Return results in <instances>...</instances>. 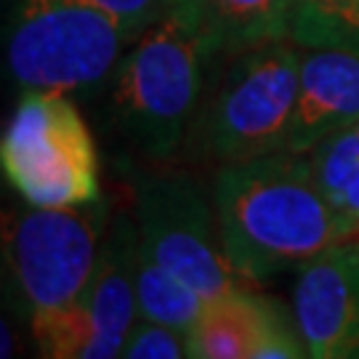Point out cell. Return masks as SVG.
I'll use <instances>...</instances> for the list:
<instances>
[{
  "instance_id": "6da1fadb",
  "label": "cell",
  "mask_w": 359,
  "mask_h": 359,
  "mask_svg": "<svg viewBox=\"0 0 359 359\" xmlns=\"http://www.w3.org/2000/svg\"><path fill=\"white\" fill-rule=\"evenodd\" d=\"M218 234L234 271L264 285L348 240L306 152H271L218 165L210 184Z\"/></svg>"
},
{
  "instance_id": "7a4b0ae2",
  "label": "cell",
  "mask_w": 359,
  "mask_h": 359,
  "mask_svg": "<svg viewBox=\"0 0 359 359\" xmlns=\"http://www.w3.org/2000/svg\"><path fill=\"white\" fill-rule=\"evenodd\" d=\"M226 56L170 8L123 53L109 80V115L136 154L165 163L189 142Z\"/></svg>"
},
{
  "instance_id": "3957f363",
  "label": "cell",
  "mask_w": 359,
  "mask_h": 359,
  "mask_svg": "<svg viewBox=\"0 0 359 359\" xmlns=\"http://www.w3.org/2000/svg\"><path fill=\"white\" fill-rule=\"evenodd\" d=\"M301 48L290 38L229 56L189 139L213 165L283 152L293 128Z\"/></svg>"
},
{
  "instance_id": "277c9868",
  "label": "cell",
  "mask_w": 359,
  "mask_h": 359,
  "mask_svg": "<svg viewBox=\"0 0 359 359\" xmlns=\"http://www.w3.org/2000/svg\"><path fill=\"white\" fill-rule=\"evenodd\" d=\"M133 40L96 0H16L6 65L22 90L93 93Z\"/></svg>"
},
{
  "instance_id": "5b68a950",
  "label": "cell",
  "mask_w": 359,
  "mask_h": 359,
  "mask_svg": "<svg viewBox=\"0 0 359 359\" xmlns=\"http://www.w3.org/2000/svg\"><path fill=\"white\" fill-rule=\"evenodd\" d=\"M0 173L27 205L102 200L99 149L69 93L25 90L0 133Z\"/></svg>"
},
{
  "instance_id": "8992f818",
  "label": "cell",
  "mask_w": 359,
  "mask_h": 359,
  "mask_svg": "<svg viewBox=\"0 0 359 359\" xmlns=\"http://www.w3.org/2000/svg\"><path fill=\"white\" fill-rule=\"evenodd\" d=\"M109 218L104 197L75 208L25 203V208L0 210V250L27 322L56 317L80 301Z\"/></svg>"
},
{
  "instance_id": "52a82bcc",
  "label": "cell",
  "mask_w": 359,
  "mask_h": 359,
  "mask_svg": "<svg viewBox=\"0 0 359 359\" xmlns=\"http://www.w3.org/2000/svg\"><path fill=\"white\" fill-rule=\"evenodd\" d=\"M133 218L147 253L205 301L250 287L224 253L213 194L179 168L139 170L130 179Z\"/></svg>"
},
{
  "instance_id": "ba28073f",
  "label": "cell",
  "mask_w": 359,
  "mask_h": 359,
  "mask_svg": "<svg viewBox=\"0 0 359 359\" xmlns=\"http://www.w3.org/2000/svg\"><path fill=\"white\" fill-rule=\"evenodd\" d=\"M136 261L139 226L128 210L112 213L104 231L99 258L75 306L29 322L40 357L48 359H109L120 357L136 309Z\"/></svg>"
},
{
  "instance_id": "9c48e42d",
  "label": "cell",
  "mask_w": 359,
  "mask_h": 359,
  "mask_svg": "<svg viewBox=\"0 0 359 359\" xmlns=\"http://www.w3.org/2000/svg\"><path fill=\"white\" fill-rule=\"evenodd\" d=\"M293 322L311 359H359V240H344L298 266Z\"/></svg>"
},
{
  "instance_id": "30bf717a",
  "label": "cell",
  "mask_w": 359,
  "mask_h": 359,
  "mask_svg": "<svg viewBox=\"0 0 359 359\" xmlns=\"http://www.w3.org/2000/svg\"><path fill=\"white\" fill-rule=\"evenodd\" d=\"M192 359H304L306 348L295 322L277 301L240 287L205 301L189 327Z\"/></svg>"
},
{
  "instance_id": "8fae6325",
  "label": "cell",
  "mask_w": 359,
  "mask_h": 359,
  "mask_svg": "<svg viewBox=\"0 0 359 359\" xmlns=\"http://www.w3.org/2000/svg\"><path fill=\"white\" fill-rule=\"evenodd\" d=\"M359 126V56L338 48H301V77L287 152Z\"/></svg>"
},
{
  "instance_id": "7c38bea8",
  "label": "cell",
  "mask_w": 359,
  "mask_h": 359,
  "mask_svg": "<svg viewBox=\"0 0 359 359\" xmlns=\"http://www.w3.org/2000/svg\"><path fill=\"white\" fill-rule=\"evenodd\" d=\"M221 56H234L264 43L290 38L287 0H168Z\"/></svg>"
},
{
  "instance_id": "4fadbf2b",
  "label": "cell",
  "mask_w": 359,
  "mask_h": 359,
  "mask_svg": "<svg viewBox=\"0 0 359 359\" xmlns=\"http://www.w3.org/2000/svg\"><path fill=\"white\" fill-rule=\"evenodd\" d=\"M205 306V298L173 277L165 266H160L139 240V261H136V309L139 317L163 322L189 333L194 320Z\"/></svg>"
},
{
  "instance_id": "5bb4252c",
  "label": "cell",
  "mask_w": 359,
  "mask_h": 359,
  "mask_svg": "<svg viewBox=\"0 0 359 359\" xmlns=\"http://www.w3.org/2000/svg\"><path fill=\"white\" fill-rule=\"evenodd\" d=\"M298 48H338L359 56V0H287Z\"/></svg>"
},
{
  "instance_id": "9a60e30c",
  "label": "cell",
  "mask_w": 359,
  "mask_h": 359,
  "mask_svg": "<svg viewBox=\"0 0 359 359\" xmlns=\"http://www.w3.org/2000/svg\"><path fill=\"white\" fill-rule=\"evenodd\" d=\"M311 173L320 184L325 197L333 203V208L341 203L346 187L359 170V130L357 126L348 130H341L335 136L322 139L317 147L309 149Z\"/></svg>"
},
{
  "instance_id": "2e32d148",
  "label": "cell",
  "mask_w": 359,
  "mask_h": 359,
  "mask_svg": "<svg viewBox=\"0 0 359 359\" xmlns=\"http://www.w3.org/2000/svg\"><path fill=\"white\" fill-rule=\"evenodd\" d=\"M120 357L126 359H181L189 357V338L179 327L136 317Z\"/></svg>"
},
{
  "instance_id": "e0dca14e",
  "label": "cell",
  "mask_w": 359,
  "mask_h": 359,
  "mask_svg": "<svg viewBox=\"0 0 359 359\" xmlns=\"http://www.w3.org/2000/svg\"><path fill=\"white\" fill-rule=\"evenodd\" d=\"M102 8L115 16L133 38H139L147 27L160 19L168 0H96Z\"/></svg>"
},
{
  "instance_id": "ac0fdd59",
  "label": "cell",
  "mask_w": 359,
  "mask_h": 359,
  "mask_svg": "<svg viewBox=\"0 0 359 359\" xmlns=\"http://www.w3.org/2000/svg\"><path fill=\"white\" fill-rule=\"evenodd\" d=\"M335 210H338V216L344 221V229H346L348 240L357 237L359 234V170H357V176L351 179V184L346 187V192L341 197V203L335 205Z\"/></svg>"
},
{
  "instance_id": "d6986e66",
  "label": "cell",
  "mask_w": 359,
  "mask_h": 359,
  "mask_svg": "<svg viewBox=\"0 0 359 359\" xmlns=\"http://www.w3.org/2000/svg\"><path fill=\"white\" fill-rule=\"evenodd\" d=\"M13 311L22 314L13 304L0 298V359L19 354V330L13 322Z\"/></svg>"
},
{
  "instance_id": "ffe728a7",
  "label": "cell",
  "mask_w": 359,
  "mask_h": 359,
  "mask_svg": "<svg viewBox=\"0 0 359 359\" xmlns=\"http://www.w3.org/2000/svg\"><path fill=\"white\" fill-rule=\"evenodd\" d=\"M0 298L8 301V304H13V306L22 311V306H19V295H16V285H13L11 269H8V264H6L3 250H0ZM22 317H25V314H22Z\"/></svg>"
},
{
  "instance_id": "44dd1931",
  "label": "cell",
  "mask_w": 359,
  "mask_h": 359,
  "mask_svg": "<svg viewBox=\"0 0 359 359\" xmlns=\"http://www.w3.org/2000/svg\"><path fill=\"white\" fill-rule=\"evenodd\" d=\"M351 240H359V234H357V237H351Z\"/></svg>"
},
{
  "instance_id": "7402d4cb",
  "label": "cell",
  "mask_w": 359,
  "mask_h": 359,
  "mask_svg": "<svg viewBox=\"0 0 359 359\" xmlns=\"http://www.w3.org/2000/svg\"><path fill=\"white\" fill-rule=\"evenodd\" d=\"M357 130H359V126H357Z\"/></svg>"
}]
</instances>
